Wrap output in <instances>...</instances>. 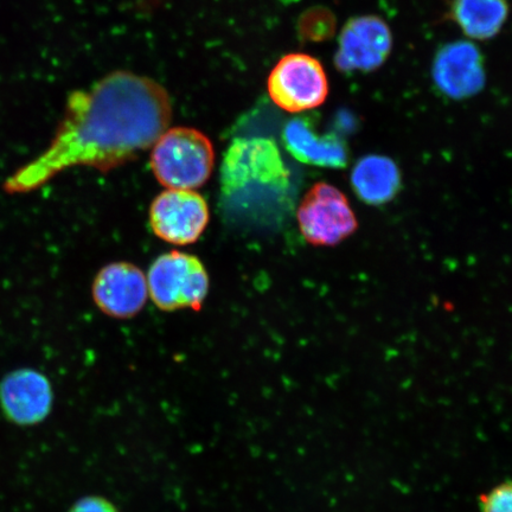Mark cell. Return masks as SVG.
Segmentation results:
<instances>
[{"instance_id": "4fadbf2b", "label": "cell", "mask_w": 512, "mask_h": 512, "mask_svg": "<svg viewBox=\"0 0 512 512\" xmlns=\"http://www.w3.org/2000/svg\"><path fill=\"white\" fill-rule=\"evenodd\" d=\"M351 185L363 202L381 206L398 195L401 187L398 165L384 156L364 157L352 170Z\"/></svg>"}, {"instance_id": "9a60e30c", "label": "cell", "mask_w": 512, "mask_h": 512, "mask_svg": "<svg viewBox=\"0 0 512 512\" xmlns=\"http://www.w3.org/2000/svg\"><path fill=\"white\" fill-rule=\"evenodd\" d=\"M303 32L312 41L329 38L336 28V19L328 10H313L304 16Z\"/></svg>"}, {"instance_id": "5bb4252c", "label": "cell", "mask_w": 512, "mask_h": 512, "mask_svg": "<svg viewBox=\"0 0 512 512\" xmlns=\"http://www.w3.org/2000/svg\"><path fill=\"white\" fill-rule=\"evenodd\" d=\"M509 14L507 0H453L451 16L467 37L485 41L503 28Z\"/></svg>"}, {"instance_id": "277c9868", "label": "cell", "mask_w": 512, "mask_h": 512, "mask_svg": "<svg viewBox=\"0 0 512 512\" xmlns=\"http://www.w3.org/2000/svg\"><path fill=\"white\" fill-rule=\"evenodd\" d=\"M153 303L163 311H200L209 291V277L194 255L170 252L159 256L147 274Z\"/></svg>"}, {"instance_id": "52a82bcc", "label": "cell", "mask_w": 512, "mask_h": 512, "mask_svg": "<svg viewBox=\"0 0 512 512\" xmlns=\"http://www.w3.org/2000/svg\"><path fill=\"white\" fill-rule=\"evenodd\" d=\"M208 222V204L194 190H166L156 197L150 209L153 233L172 245L185 246L196 242Z\"/></svg>"}, {"instance_id": "9c48e42d", "label": "cell", "mask_w": 512, "mask_h": 512, "mask_svg": "<svg viewBox=\"0 0 512 512\" xmlns=\"http://www.w3.org/2000/svg\"><path fill=\"white\" fill-rule=\"evenodd\" d=\"M392 46V32L381 18L351 19L339 37L336 67L345 73L371 72L387 61Z\"/></svg>"}, {"instance_id": "5b68a950", "label": "cell", "mask_w": 512, "mask_h": 512, "mask_svg": "<svg viewBox=\"0 0 512 512\" xmlns=\"http://www.w3.org/2000/svg\"><path fill=\"white\" fill-rule=\"evenodd\" d=\"M275 105L288 113H302L322 106L329 82L322 63L307 54H290L273 68L267 81Z\"/></svg>"}, {"instance_id": "e0dca14e", "label": "cell", "mask_w": 512, "mask_h": 512, "mask_svg": "<svg viewBox=\"0 0 512 512\" xmlns=\"http://www.w3.org/2000/svg\"><path fill=\"white\" fill-rule=\"evenodd\" d=\"M68 512H120V510L104 496L87 495L79 498Z\"/></svg>"}, {"instance_id": "7a4b0ae2", "label": "cell", "mask_w": 512, "mask_h": 512, "mask_svg": "<svg viewBox=\"0 0 512 512\" xmlns=\"http://www.w3.org/2000/svg\"><path fill=\"white\" fill-rule=\"evenodd\" d=\"M221 187L227 209L247 219H261L286 206L290 171L272 139L239 138L224 155Z\"/></svg>"}, {"instance_id": "6da1fadb", "label": "cell", "mask_w": 512, "mask_h": 512, "mask_svg": "<svg viewBox=\"0 0 512 512\" xmlns=\"http://www.w3.org/2000/svg\"><path fill=\"white\" fill-rule=\"evenodd\" d=\"M171 118V99L163 86L118 70L68 96L47 149L6 179L3 189L10 195L29 194L73 166L117 169L155 145Z\"/></svg>"}, {"instance_id": "2e32d148", "label": "cell", "mask_w": 512, "mask_h": 512, "mask_svg": "<svg viewBox=\"0 0 512 512\" xmlns=\"http://www.w3.org/2000/svg\"><path fill=\"white\" fill-rule=\"evenodd\" d=\"M480 512H512V480L479 496Z\"/></svg>"}, {"instance_id": "3957f363", "label": "cell", "mask_w": 512, "mask_h": 512, "mask_svg": "<svg viewBox=\"0 0 512 512\" xmlns=\"http://www.w3.org/2000/svg\"><path fill=\"white\" fill-rule=\"evenodd\" d=\"M214 146L195 128L166 130L152 146L151 169L158 182L168 189L201 188L213 172Z\"/></svg>"}, {"instance_id": "7c38bea8", "label": "cell", "mask_w": 512, "mask_h": 512, "mask_svg": "<svg viewBox=\"0 0 512 512\" xmlns=\"http://www.w3.org/2000/svg\"><path fill=\"white\" fill-rule=\"evenodd\" d=\"M283 138L286 149L299 162L329 169H342L348 164L344 140L332 133L319 134L306 118L288 121Z\"/></svg>"}, {"instance_id": "8fae6325", "label": "cell", "mask_w": 512, "mask_h": 512, "mask_svg": "<svg viewBox=\"0 0 512 512\" xmlns=\"http://www.w3.org/2000/svg\"><path fill=\"white\" fill-rule=\"evenodd\" d=\"M433 79L441 93L462 100L478 94L485 85L483 55L470 42L458 41L439 50Z\"/></svg>"}, {"instance_id": "ba28073f", "label": "cell", "mask_w": 512, "mask_h": 512, "mask_svg": "<svg viewBox=\"0 0 512 512\" xmlns=\"http://www.w3.org/2000/svg\"><path fill=\"white\" fill-rule=\"evenodd\" d=\"M54 400L51 382L36 369L12 370L0 380V412L12 425L42 424L53 412Z\"/></svg>"}, {"instance_id": "8992f818", "label": "cell", "mask_w": 512, "mask_h": 512, "mask_svg": "<svg viewBox=\"0 0 512 512\" xmlns=\"http://www.w3.org/2000/svg\"><path fill=\"white\" fill-rule=\"evenodd\" d=\"M297 217L300 233L313 246H336L358 227L347 196L328 183H317L307 191Z\"/></svg>"}, {"instance_id": "30bf717a", "label": "cell", "mask_w": 512, "mask_h": 512, "mask_svg": "<svg viewBox=\"0 0 512 512\" xmlns=\"http://www.w3.org/2000/svg\"><path fill=\"white\" fill-rule=\"evenodd\" d=\"M92 292L96 306L105 315L124 319L143 310L149 286L140 268L128 262H115L96 275Z\"/></svg>"}]
</instances>
